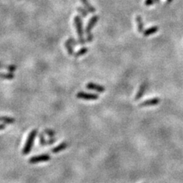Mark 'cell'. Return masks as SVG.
Masks as SVG:
<instances>
[{"mask_svg":"<svg viewBox=\"0 0 183 183\" xmlns=\"http://www.w3.org/2000/svg\"><path fill=\"white\" fill-rule=\"evenodd\" d=\"M40 143H41V145L43 146L47 145V141H46L45 139H44V135H43V134H40Z\"/></svg>","mask_w":183,"mask_h":183,"instance_id":"20","label":"cell"},{"mask_svg":"<svg viewBox=\"0 0 183 183\" xmlns=\"http://www.w3.org/2000/svg\"><path fill=\"white\" fill-rule=\"evenodd\" d=\"M86 88L89 90H94V91H96L98 92H104L105 91V88L104 86L101 85H98V84L93 83V82H89L86 85Z\"/></svg>","mask_w":183,"mask_h":183,"instance_id":"7","label":"cell"},{"mask_svg":"<svg viewBox=\"0 0 183 183\" xmlns=\"http://www.w3.org/2000/svg\"><path fill=\"white\" fill-rule=\"evenodd\" d=\"M5 128H6V125L5 124H0V131L5 129Z\"/></svg>","mask_w":183,"mask_h":183,"instance_id":"23","label":"cell"},{"mask_svg":"<svg viewBox=\"0 0 183 183\" xmlns=\"http://www.w3.org/2000/svg\"><path fill=\"white\" fill-rule=\"evenodd\" d=\"M15 121V119L13 118H10V117L2 116L0 117V122H3L5 124H14Z\"/></svg>","mask_w":183,"mask_h":183,"instance_id":"15","label":"cell"},{"mask_svg":"<svg viewBox=\"0 0 183 183\" xmlns=\"http://www.w3.org/2000/svg\"><path fill=\"white\" fill-rule=\"evenodd\" d=\"M146 88H147V83H146V82H144V83H143L142 85L140 86L139 90H138V92H137V94H136V95H135L136 101H138V100L141 99V98H142V96L144 95V92H145Z\"/></svg>","mask_w":183,"mask_h":183,"instance_id":"9","label":"cell"},{"mask_svg":"<svg viewBox=\"0 0 183 183\" xmlns=\"http://www.w3.org/2000/svg\"><path fill=\"white\" fill-rule=\"evenodd\" d=\"M74 23H75V26L76 29L77 34H78L79 37V44H81V45H83L84 44H85V40L84 39L83 37V30H82V21L81 17L75 16L74 18Z\"/></svg>","mask_w":183,"mask_h":183,"instance_id":"2","label":"cell"},{"mask_svg":"<svg viewBox=\"0 0 183 183\" xmlns=\"http://www.w3.org/2000/svg\"><path fill=\"white\" fill-rule=\"evenodd\" d=\"M172 2V0H167V3H171Z\"/></svg>","mask_w":183,"mask_h":183,"instance_id":"24","label":"cell"},{"mask_svg":"<svg viewBox=\"0 0 183 183\" xmlns=\"http://www.w3.org/2000/svg\"><path fill=\"white\" fill-rule=\"evenodd\" d=\"M87 52H88V48H81L79 51H77L74 56H75L76 57H81V56H82V55H84V54H86Z\"/></svg>","mask_w":183,"mask_h":183,"instance_id":"17","label":"cell"},{"mask_svg":"<svg viewBox=\"0 0 183 183\" xmlns=\"http://www.w3.org/2000/svg\"><path fill=\"white\" fill-rule=\"evenodd\" d=\"M44 133H45V134H47L48 137H51H51H54V136H55V134H56V133L54 132L53 130L48 129V128H47V129L44 130Z\"/></svg>","mask_w":183,"mask_h":183,"instance_id":"19","label":"cell"},{"mask_svg":"<svg viewBox=\"0 0 183 183\" xmlns=\"http://www.w3.org/2000/svg\"><path fill=\"white\" fill-rule=\"evenodd\" d=\"M56 141V138H54V137H51V139L49 140L48 141H47V145H51V144H54V142Z\"/></svg>","mask_w":183,"mask_h":183,"instance_id":"22","label":"cell"},{"mask_svg":"<svg viewBox=\"0 0 183 183\" xmlns=\"http://www.w3.org/2000/svg\"><path fill=\"white\" fill-rule=\"evenodd\" d=\"M67 147H68V144H67V142H63L58 146L54 147V148H53L52 150H51V152H52L53 154H58V153L66 150V149L67 148Z\"/></svg>","mask_w":183,"mask_h":183,"instance_id":"8","label":"cell"},{"mask_svg":"<svg viewBox=\"0 0 183 183\" xmlns=\"http://www.w3.org/2000/svg\"><path fill=\"white\" fill-rule=\"evenodd\" d=\"M0 69H6L7 70H8L9 72L13 73L16 70L17 67L15 65H5V64L0 62Z\"/></svg>","mask_w":183,"mask_h":183,"instance_id":"14","label":"cell"},{"mask_svg":"<svg viewBox=\"0 0 183 183\" xmlns=\"http://www.w3.org/2000/svg\"><path fill=\"white\" fill-rule=\"evenodd\" d=\"M77 11H78L82 15V16L84 17V18H85V17L88 16V12L87 10H85V8H81V7H78V8H77Z\"/></svg>","mask_w":183,"mask_h":183,"instance_id":"18","label":"cell"},{"mask_svg":"<svg viewBox=\"0 0 183 183\" xmlns=\"http://www.w3.org/2000/svg\"><path fill=\"white\" fill-rule=\"evenodd\" d=\"M155 2H156L155 0H145V2H144V4H145L147 6H150V5H154Z\"/></svg>","mask_w":183,"mask_h":183,"instance_id":"21","label":"cell"},{"mask_svg":"<svg viewBox=\"0 0 183 183\" xmlns=\"http://www.w3.org/2000/svg\"><path fill=\"white\" fill-rule=\"evenodd\" d=\"M155 2H157V3H159V2H160V0H155Z\"/></svg>","mask_w":183,"mask_h":183,"instance_id":"25","label":"cell"},{"mask_svg":"<svg viewBox=\"0 0 183 183\" xmlns=\"http://www.w3.org/2000/svg\"><path fill=\"white\" fill-rule=\"evenodd\" d=\"M37 134H38V130L34 129L30 132L29 135H28V139H27L26 143L25 144V147L23 148L22 150V154L23 155H28L31 150H32L33 144H34V139L36 137Z\"/></svg>","mask_w":183,"mask_h":183,"instance_id":"1","label":"cell"},{"mask_svg":"<svg viewBox=\"0 0 183 183\" xmlns=\"http://www.w3.org/2000/svg\"><path fill=\"white\" fill-rule=\"evenodd\" d=\"M65 47L66 48H67V52H68V54H70V55L71 56L74 55V49L73 48V44L72 42L70 41V40L68 39L67 41H66Z\"/></svg>","mask_w":183,"mask_h":183,"instance_id":"11","label":"cell"},{"mask_svg":"<svg viewBox=\"0 0 183 183\" xmlns=\"http://www.w3.org/2000/svg\"><path fill=\"white\" fill-rule=\"evenodd\" d=\"M50 160H51V156L48 155V154H42V155L35 156V157L30 158L29 163L31 164H35L38 163L47 162V161H49Z\"/></svg>","mask_w":183,"mask_h":183,"instance_id":"4","label":"cell"},{"mask_svg":"<svg viewBox=\"0 0 183 183\" xmlns=\"http://www.w3.org/2000/svg\"><path fill=\"white\" fill-rule=\"evenodd\" d=\"M81 1H82V4H83V5L85 6V8H86V10L88 12H90V13H95V8L92 5H90L89 2H88V0H81Z\"/></svg>","mask_w":183,"mask_h":183,"instance_id":"12","label":"cell"},{"mask_svg":"<svg viewBox=\"0 0 183 183\" xmlns=\"http://www.w3.org/2000/svg\"><path fill=\"white\" fill-rule=\"evenodd\" d=\"M98 19H99V16H98V15H94V16L92 17L89 21H88V25H87L86 28H85V33L87 34V42H92V41H93V35L92 34V30L93 29L95 24L98 22Z\"/></svg>","mask_w":183,"mask_h":183,"instance_id":"3","label":"cell"},{"mask_svg":"<svg viewBox=\"0 0 183 183\" xmlns=\"http://www.w3.org/2000/svg\"><path fill=\"white\" fill-rule=\"evenodd\" d=\"M158 30H159L158 27L153 26V27H151V28H148V29L144 31L143 34H144V36L148 37V36H150V35H151V34H155V33H157V31H158Z\"/></svg>","mask_w":183,"mask_h":183,"instance_id":"10","label":"cell"},{"mask_svg":"<svg viewBox=\"0 0 183 183\" xmlns=\"http://www.w3.org/2000/svg\"><path fill=\"white\" fill-rule=\"evenodd\" d=\"M76 97L79 99L83 100H97L98 98V95L96 94L87 93L85 92H79L76 94Z\"/></svg>","mask_w":183,"mask_h":183,"instance_id":"5","label":"cell"},{"mask_svg":"<svg viewBox=\"0 0 183 183\" xmlns=\"http://www.w3.org/2000/svg\"><path fill=\"white\" fill-rule=\"evenodd\" d=\"M136 21L137 23V28H138V31L139 33L144 32V23H143V20L141 16L140 15H137V18H136Z\"/></svg>","mask_w":183,"mask_h":183,"instance_id":"13","label":"cell"},{"mask_svg":"<svg viewBox=\"0 0 183 183\" xmlns=\"http://www.w3.org/2000/svg\"><path fill=\"white\" fill-rule=\"evenodd\" d=\"M160 102V99L159 98H154L146 100L143 101L142 103L140 104V107H149V106H154L157 105Z\"/></svg>","mask_w":183,"mask_h":183,"instance_id":"6","label":"cell"},{"mask_svg":"<svg viewBox=\"0 0 183 183\" xmlns=\"http://www.w3.org/2000/svg\"><path fill=\"white\" fill-rule=\"evenodd\" d=\"M15 75L11 73H0V79L11 80L14 79Z\"/></svg>","mask_w":183,"mask_h":183,"instance_id":"16","label":"cell"}]
</instances>
